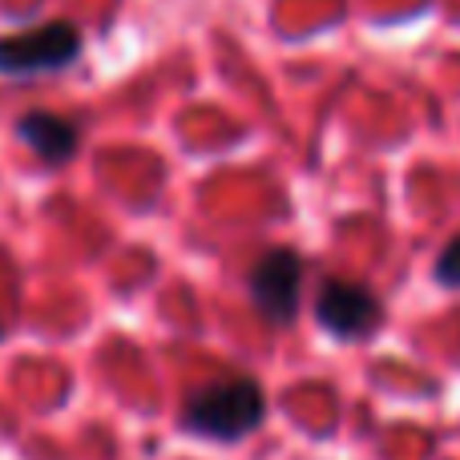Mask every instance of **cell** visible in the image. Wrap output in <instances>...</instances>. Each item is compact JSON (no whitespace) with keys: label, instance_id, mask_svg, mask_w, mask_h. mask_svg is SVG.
I'll list each match as a JSON object with an SVG mask.
<instances>
[{"label":"cell","instance_id":"obj_5","mask_svg":"<svg viewBox=\"0 0 460 460\" xmlns=\"http://www.w3.org/2000/svg\"><path fill=\"white\" fill-rule=\"evenodd\" d=\"M16 134L45 162H69L73 150H77V126L57 118V113H29V118H21Z\"/></svg>","mask_w":460,"mask_h":460},{"label":"cell","instance_id":"obj_4","mask_svg":"<svg viewBox=\"0 0 460 460\" xmlns=\"http://www.w3.org/2000/svg\"><path fill=\"white\" fill-rule=\"evenodd\" d=\"M299 287H303V259L287 246L267 251L251 267V299L270 323H291L299 311Z\"/></svg>","mask_w":460,"mask_h":460},{"label":"cell","instance_id":"obj_2","mask_svg":"<svg viewBox=\"0 0 460 460\" xmlns=\"http://www.w3.org/2000/svg\"><path fill=\"white\" fill-rule=\"evenodd\" d=\"M77 53H81V32L65 21H53L0 40V73H8V77L53 73L65 69L69 61H77Z\"/></svg>","mask_w":460,"mask_h":460},{"label":"cell","instance_id":"obj_3","mask_svg":"<svg viewBox=\"0 0 460 460\" xmlns=\"http://www.w3.org/2000/svg\"><path fill=\"white\" fill-rule=\"evenodd\" d=\"M315 319L335 340H367L384 323V303L372 287L327 279L315 295Z\"/></svg>","mask_w":460,"mask_h":460},{"label":"cell","instance_id":"obj_6","mask_svg":"<svg viewBox=\"0 0 460 460\" xmlns=\"http://www.w3.org/2000/svg\"><path fill=\"white\" fill-rule=\"evenodd\" d=\"M437 283L448 287V291H460V238H453V243L440 251V259H437Z\"/></svg>","mask_w":460,"mask_h":460},{"label":"cell","instance_id":"obj_1","mask_svg":"<svg viewBox=\"0 0 460 460\" xmlns=\"http://www.w3.org/2000/svg\"><path fill=\"white\" fill-rule=\"evenodd\" d=\"M262 416H267L262 388L246 376L210 384V388L194 392L190 404H186V424L210 440H243L246 432L259 429Z\"/></svg>","mask_w":460,"mask_h":460}]
</instances>
